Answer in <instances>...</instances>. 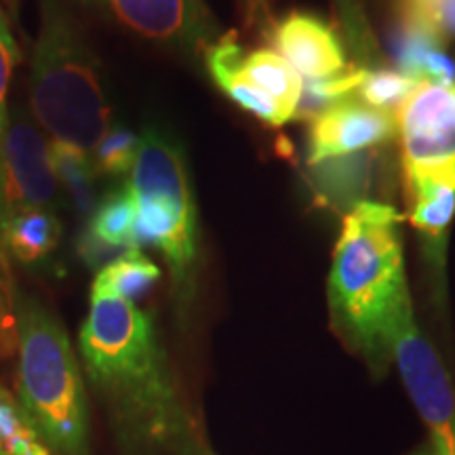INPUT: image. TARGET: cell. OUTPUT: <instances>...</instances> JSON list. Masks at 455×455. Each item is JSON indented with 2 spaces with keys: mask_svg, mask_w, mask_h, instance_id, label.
Masks as SVG:
<instances>
[{
  "mask_svg": "<svg viewBox=\"0 0 455 455\" xmlns=\"http://www.w3.org/2000/svg\"><path fill=\"white\" fill-rule=\"evenodd\" d=\"M0 451L3 455H53L21 411L20 403L0 386Z\"/></svg>",
  "mask_w": 455,
  "mask_h": 455,
  "instance_id": "ffe728a7",
  "label": "cell"
},
{
  "mask_svg": "<svg viewBox=\"0 0 455 455\" xmlns=\"http://www.w3.org/2000/svg\"><path fill=\"white\" fill-rule=\"evenodd\" d=\"M140 152V135L124 127V124L112 123L110 129L101 135L98 146L91 152V161L98 171L100 178H123L133 171Z\"/></svg>",
  "mask_w": 455,
  "mask_h": 455,
  "instance_id": "44dd1931",
  "label": "cell"
},
{
  "mask_svg": "<svg viewBox=\"0 0 455 455\" xmlns=\"http://www.w3.org/2000/svg\"><path fill=\"white\" fill-rule=\"evenodd\" d=\"M127 186L138 209L140 247L156 249L184 289L196 264L198 220L184 150L167 131L148 124Z\"/></svg>",
  "mask_w": 455,
  "mask_h": 455,
  "instance_id": "5b68a950",
  "label": "cell"
},
{
  "mask_svg": "<svg viewBox=\"0 0 455 455\" xmlns=\"http://www.w3.org/2000/svg\"><path fill=\"white\" fill-rule=\"evenodd\" d=\"M84 226L110 247L123 249V251H141L138 230H135L138 209H135V198L131 195L127 181L101 196L98 209Z\"/></svg>",
  "mask_w": 455,
  "mask_h": 455,
  "instance_id": "2e32d148",
  "label": "cell"
},
{
  "mask_svg": "<svg viewBox=\"0 0 455 455\" xmlns=\"http://www.w3.org/2000/svg\"><path fill=\"white\" fill-rule=\"evenodd\" d=\"M30 101L51 144L72 146L89 156L114 123L98 57L60 0H41Z\"/></svg>",
  "mask_w": 455,
  "mask_h": 455,
  "instance_id": "3957f363",
  "label": "cell"
},
{
  "mask_svg": "<svg viewBox=\"0 0 455 455\" xmlns=\"http://www.w3.org/2000/svg\"><path fill=\"white\" fill-rule=\"evenodd\" d=\"M398 215L382 203H361L346 215L329 275L335 331L375 371L390 363V333L411 306Z\"/></svg>",
  "mask_w": 455,
  "mask_h": 455,
  "instance_id": "6da1fadb",
  "label": "cell"
},
{
  "mask_svg": "<svg viewBox=\"0 0 455 455\" xmlns=\"http://www.w3.org/2000/svg\"><path fill=\"white\" fill-rule=\"evenodd\" d=\"M78 344L91 382L152 436L181 439L184 411L171 384L152 318L138 304L91 293Z\"/></svg>",
  "mask_w": 455,
  "mask_h": 455,
  "instance_id": "7a4b0ae2",
  "label": "cell"
},
{
  "mask_svg": "<svg viewBox=\"0 0 455 455\" xmlns=\"http://www.w3.org/2000/svg\"><path fill=\"white\" fill-rule=\"evenodd\" d=\"M276 53L301 81H321L346 70L341 43L325 21L308 13L287 15L272 32Z\"/></svg>",
  "mask_w": 455,
  "mask_h": 455,
  "instance_id": "8fae6325",
  "label": "cell"
},
{
  "mask_svg": "<svg viewBox=\"0 0 455 455\" xmlns=\"http://www.w3.org/2000/svg\"><path fill=\"white\" fill-rule=\"evenodd\" d=\"M243 47L236 44L232 36L220 38L207 49V70L212 74L215 84L224 91L235 104L243 108L244 112L253 114L255 118L264 121L272 127H281V124L293 121L291 114L281 104H276L270 95L259 91L255 84L244 76L241 68Z\"/></svg>",
  "mask_w": 455,
  "mask_h": 455,
  "instance_id": "7c38bea8",
  "label": "cell"
},
{
  "mask_svg": "<svg viewBox=\"0 0 455 455\" xmlns=\"http://www.w3.org/2000/svg\"><path fill=\"white\" fill-rule=\"evenodd\" d=\"M398 131L395 112L379 110L356 98L327 106L310 121L308 163L318 164L390 141Z\"/></svg>",
  "mask_w": 455,
  "mask_h": 455,
  "instance_id": "30bf717a",
  "label": "cell"
},
{
  "mask_svg": "<svg viewBox=\"0 0 455 455\" xmlns=\"http://www.w3.org/2000/svg\"><path fill=\"white\" fill-rule=\"evenodd\" d=\"M3 173L7 215L15 207H36L60 213L66 207L51 161V144L24 114L9 118L3 140Z\"/></svg>",
  "mask_w": 455,
  "mask_h": 455,
  "instance_id": "9c48e42d",
  "label": "cell"
},
{
  "mask_svg": "<svg viewBox=\"0 0 455 455\" xmlns=\"http://www.w3.org/2000/svg\"><path fill=\"white\" fill-rule=\"evenodd\" d=\"M390 363L401 373L411 403L422 415L428 441L439 455H455V395L449 375L430 341L415 325L407 306L390 333Z\"/></svg>",
  "mask_w": 455,
  "mask_h": 455,
  "instance_id": "8992f818",
  "label": "cell"
},
{
  "mask_svg": "<svg viewBox=\"0 0 455 455\" xmlns=\"http://www.w3.org/2000/svg\"><path fill=\"white\" fill-rule=\"evenodd\" d=\"M403 26L436 38H455V0H396Z\"/></svg>",
  "mask_w": 455,
  "mask_h": 455,
  "instance_id": "603a6c76",
  "label": "cell"
},
{
  "mask_svg": "<svg viewBox=\"0 0 455 455\" xmlns=\"http://www.w3.org/2000/svg\"><path fill=\"white\" fill-rule=\"evenodd\" d=\"M13 306L21 411L57 453L84 455L87 401L70 338L38 299L17 293Z\"/></svg>",
  "mask_w": 455,
  "mask_h": 455,
  "instance_id": "277c9868",
  "label": "cell"
},
{
  "mask_svg": "<svg viewBox=\"0 0 455 455\" xmlns=\"http://www.w3.org/2000/svg\"><path fill=\"white\" fill-rule=\"evenodd\" d=\"M407 180L455 186V91L422 83L396 112Z\"/></svg>",
  "mask_w": 455,
  "mask_h": 455,
  "instance_id": "52a82bcc",
  "label": "cell"
},
{
  "mask_svg": "<svg viewBox=\"0 0 455 455\" xmlns=\"http://www.w3.org/2000/svg\"><path fill=\"white\" fill-rule=\"evenodd\" d=\"M0 455H3V451H0Z\"/></svg>",
  "mask_w": 455,
  "mask_h": 455,
  "instance_id": "4316f807",
  "label": "cell"
},
{
  "mask_svg": "<svg viewBox=\"0 0 455 455\" xmlns=\"http://www.w3.org/2000/svg\"><path fill=\"white\" fill-rule=\"evenodd\" d=\"M419 84L422 83L413 81L403 72L375 70L365 72V78L358 84L355 95L369 106L396 114L398 108L405 104V100Z\"/></svg>",
  "mask_w": 455,
  "mask_h": 455,
  "instance_id": "7402d4cb",
  "label": "cell"
},
{
  "mask_svg": "<svg viewBox=\"0 0 455 455\" xmlns=\"http://www.w3.org/2000/svg\"><path fill=\"white\" fill-rule=\"evenodd\" d=\"M51 161H53L57 181H60L64 204L87 224L101 201L98 190V171L89 155L66 144H51Z\"/></svg>",
  "mask_w": 455,
  "mask_h": 455,
  "instance_id": "5bb4252c",
  "label": "cell"
},
{
  "mask_svg": "<svg viewBox=\"0 0 455 455\" xmlns=\"http://www.w3.org/2000/svg\"><path fill=\"white\" fill-rule=\"evenodd\" d=\"M20 60V51L11 32L7 17L0 11V230L7 221V203H4V173H3V140L9 124V83L13 68Z\"/></svg>",
  "mask_w": 455,
  "mask_h": 455,
  "instance_id": "cb8c5ba5",
  "label": "cell"
},
{
  "mask_svg": "<svg viewBox=\"0 0 455 455\" xmlns=\"http://www.w3.org/2000/svg\"><path fill=\"white\" fill-rule=\"evenodd\" d=\"M409 195H411V213L409 221L419 232L432 238H439L445 232L455 213V186L447 181L411 178L407 180Z\"/></svg>",
  "mask_w": 455,
  "mask_h": 455,
  "instance_id": "d6986e66",
  "label": "cell"
},
{
  "mask_svg": "<svg viewBox=\"0 0 455 455\" xmlns=\"http://www.w3.org/2000/svg\"><path fill=\"white\" fill-rule=\"evenodd\" d=\"M78 253H81V258L87 261V266H91V268L101 270L104 266L112 264V261H116L118 258H123V255H127L131 251H123V249L110 247V244L100 241V238L95 236L87 226H84L81 241H78Z\"/></svg>",
  "mask_w": 455,
  "mask_h": 455,
  "instance_id": "d4e9b609",
  "label": "cell"
},
{
  "mask_svg": "<svg viewBox=\"0 0 455 455\" xmlns=\"http://www.w3.org/2000/svg\"><path fill=\"white\" fill-rule=\"evenodd\" d=\"M409 455H439V453H436V449L432 447L430 441H426V443H422V445H419L418 449H413V451L409 453Z\"/></svg>",
  "mask_w": 455,
  "mask_h": 455,
  "instance_id": "484cf974",
  "label": "cell"
},
{
  "mask_svg": "<svg viewBox=\"0 0 455 455\" xmlns=\"http://www.w3.org/2000/svg\"><path fill=\"white\" fill-rule=\"evenodd\" d=\"M146 41L180 53H196L218 43V24L204 0H76Z\"/></svg>",
  "mask_w": 455,
  "mask_h": 455,
  "instance_id": "ba28073f",
  "label": "cell"
},
{
  "mask_svg": "<svg viewBox=\"0 0 455 455\" xmlns=\"http://www.w3.org/2000/svg\"><path fill=\"white\" fill-rule=\"evenodd\" d=\"M158 278H161V270L155 261L141 251H131L98 270L91 293L112 295V298L135 304L141 295L155 287Z\"/></svg>",
  "mask_w": 455,
  "mask_h": 455,
  "instance_id": "ac0fdd59",
  "label": "cell"
},
{
  "mask_svg": "<svg viewBox=\"0 0 455 455\" xmlns=\"http://www.w3.org/2000/svg\"><path fill=\"white\" fill-rule=\"evenodd\" d=\"M401 72L418 83L455 89V64L441 47V38L418 28L403 26L396 43Z\"/></svg>",
  "mask_w": 455,
  "mask_h": 455,
  "instance_id": "9a60e30c",
  "label": "cell"
},
{
  "mask_svg": "<svg viewBox=\"0 0 455 455\" xmlns=\"http://www.w3.org/2000/svg\"><path fill=\"white\" fill-rule=\"evenodd\" d=\"M241 68L244 76L255 87L270 95L276 104H281L284 110L291 114V118H295L304 81L276 51L258 49L251 51V53H243Z\"/></svg>",
  "mask_w": 455,
  "mask_h": 455,
  "instance_id": "e0dca14e",
  "label": "cell"
},
{
  "mask_svg": "<svg viewBox=\"0 0 455 455\" xmlns=\"http://www.w3.org/2000/svg\"><path fill=\"white\" fill-rule=\"evenodd\" d=\"M64 224L60 213L36 207L11 209L0 230V244L24 266L47 261L60 247Z\"/></svg>",
  "mask_w": 455,
  "mask_h": 455,
  "instance_id": "4fadbf2b",
  "label": "cell"
},
{
  "mask_svg": "<svg viewBox=\"0 0 455 455\" xmlns=\"http://www.w3.org/2000/svg\"><path fill=\"white\" fill-rule=\"evenodd\" d=\"M453 91H455V89H453Z\"/></svg>",
  "mask_w": 455,
  "mask_h": 455,
  "instance_id": "83f0119b",
  "label": "cell"
}]
</instances>
